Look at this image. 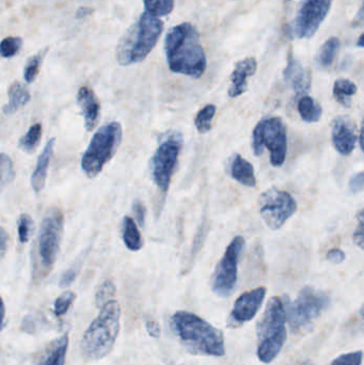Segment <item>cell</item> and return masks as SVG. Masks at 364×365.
Returning <instances> with one entry per match:
<instances>
[{
    "label": "cell",
    "mask_w": 364,
    "mask_h": 365,
    "mask_svg": "<svg viewBox=\"0 0 364 365\" xmlns=\"http://www.w3.org/2000/svg\"><path fill=\"white\" fill-rule=\"evenodd\" d=\"M165 52L169 68L173 73L200 78L206 70V56L200 35L189 23L171 28L165 39Z\"/></svg>",
    "instance_id": "1"
},
{
    "label": "cell",
    "mask_w": 364,
    "mask_h": 365,
    "mask_svg": "<svg viewBox=\"0 0 364 365\" xmlns=\"http://www.w3.org/2000/svg\"><path fill=\"white\" fill-rule=\"evenodd\" d=\"M171 323L188 352L205 356L223 357L225 354L223 333L198 315L180 311L173 315Z\"/></svg>",
    "instance_id": "2"
},
{
    "label": "cell",
    "mask_w": 364,
    "mask_h": 365,
    "mask_svg": "<svg viewBox=\"0 0 364 365\" xmlns=\"http://www.w3.org/2000/svg\"><path fill=\"white\" fill-rule=\"evenodd\" d=\"M163 29L164 24L158 16L146 11L141 14L119 41L116 51L119 64L127 66L143 61L158 44Z\"/></svg>",
    "instance_id": "3"
},
{
    "label": "cell",
    "mask_w": 364,
    "mask_h": 365,
    "mask_svg": "<svg viewBox=\"0 0 364 365\" xmlns=\"http://www.w3.org/2000/svg\"><path fill=\"white\" fill-rule=\"evenodd\" d=\"M120 318L121 308L117 300H110L100 308V314L81 340V350L86 358L100 360L112 352L120 331Z\"/></svg>",
    "instance_id": "4"
},
{
    "label": "cell",
    "mask_w": 364,
    "mask_h": 365,
    "mask_svg": "<svg viewBox=\"0 0 364 365\" xmlns=\"http://www.w3.org/2000/svg\"><path fill=\"white\" fill-rule=\"evenodd\" d=\"M286 319V302L279 297L271 298L257 325V357L262 362L271 363L281 352L288 337Z\"/></svg>",
    "instance_id": "5"
},
{
    "label": "cell",
    "mask_w": 364,
    "mask_h": 365,
    "mask_svg": "<svg viewBox=\"0 0 364 365\" xmlns=\"http://www.w3.org/2000/svg\"><path fill=\"white\" fill-rule=\"evenodd\" d=\"M122 135V126L119 122L107 123L94 133L81 158V169L88 177L98 176L114 157L120 147Z\"/></svg>",
    "instance_id": "6"
},
{
    "label": "cell",
    "mask_w": 364,
    "mask_h": 365,
    "mask_svg": "<svg viewBox=\"0 0 364 365\" xmlns=\"http://www.w3.org/2000/svg\"><path fill=\"white\" fill-rule=\"evenodd\" d=\"M265 147L271 151V164L282 166L288 153V136L286 125L281 119H265L255 126L252 136V148L255 155H262Z\"/></svg>",
    "instance_id": "7"
},
{
    "label": "cell",
    "mask_w": 364,
    "mask_h": 365,
    "mask_svg": "<svg viewBox=\"0 0 364 365\" xmlns=\"http://www.w3.org/2000/svg\"><path fill=\"white\" fill-rule=\"evenodd\" d=\"M182 148L183 136L179 131H171L165 136L153 155L151 173L155 185L162 193H166L168 191Z\"/></svg>",
    "instance_id": "8"
},
{
    "label": "cell",
    "mask_w": 364,
    "mask_h": 365,
    "mask_svg": "<svg viewBox=\"0 0 364 365\" xmlns=\"http://www.w3.org/2000/svg\"><path fill=\"white\" fill-rule=\"evenodd\" d=\"M64 217L59 208H50L40 227L37 252L45 270L53 269L57 260L64 234Z\"/></svg>",
    "instance_id": "9"
},
{
    "label": "cell",
    "mask_w": 364,
    "mask_h": 365,
    "mask_svg": "<svg viewBox=\"0 0 364 365\" xmlns=\"http://www.w3.org/2000/svg\"><path fill=\"white\" fill-rule=\"evenodd\" d=\"M329 304V298L323 292L313 287H303L294 302L288 301L286 315L293 330L305 328L315 322Z\"/></svg>",
    "instance_id": "10"
},
{
    "label": "cell",
    "mask_w": 364,
    "mask_h": 365,
    "mask_svg": "<svg viewBox=\"0 0 364 365\" xmlns=\"http://www.w3.org/2000/svg\"><path fill=\"white\" fill-rule=\"evenodd\" d=\"M244 247V237H236L228 246L225 254L213 273V292L219 297H229L235 289L238 262Z\"/></svg>",
    "instance_id": "11"
},
{
    "label": "cell",
    "mask_w": 364,
    "mask_h": 365,
    "mask_svg": "<svg viewBox=\"0 0 364 365\" xmlns=\"http://www.w3.org/2000/svg\"><path fill=\"white\" fill-rule=\"evenodd\" d=\"M297 210L294 198L277 189H271L261 195L259 199V213L267 227L278 230Z\"/></svg>",
    "instance_id": "12"
},
{
    "label": "cell",
    "mask_w": 364,
    "mask_h": 365,
    "mask_svg": "<svg viewBox=\"0 0 364 365\" xmlns=\"http://www.w3.org/2000/svg\"><path fill=\"white\" fill-rule=\"evenodd\" d=\"M332 0H305L294 22L290 35L296 39H310L319 30L329 13Z\"/></svg>",
    "instance_id": "13"
},
{
    "label": "cell",
    "mask_w": 364,
    "mask_h": 365,
    "mask_svg": "<svg viewBox=\"0 0 364 365\" xmlns=\"http://www.w3.org/2000/svg\"><path fill=\"white\" fill-rule=\"evenodd\" d=\"M265 295H266L265 287H257L242 294L234 304V308L231 312L232 318L240 324L251 321L259 312V308L264 301Z\"/></svg>",
    "instance_id": "14"
},
{
    "label": "cell",
    "mask_w": 364,
    "mask_h": 365,
    "mask_svg": "<svg viewBox=\"0 0 364 365\" xmlns=\"http://www.w3.org/2000/svg\"><path fill=\"white\" fill-rule=\"evenodd\" d=\"M331 137L336 151L342 155H349L357 143V133L353 121L346 116L334 119L331 124Z\"/></svg>",
    "instance_id": "15"
},
{
    "label": "cell",
    "mask_w": 364,
    "mask_h": 365,
    "mask_svg": "<svg viewBox=\"0 0 364 365\" xmlns=\"http://www.w3.org/2000/svg\"><path fill=\"white\" fill-rule=\"evenodd\" d=\"M77 104L85 120V127L91 131L95 127L100 114V103L91 88L81 87L77 93Z\"/></svg>",
    "instance_id": "16"
},
{
    "label": "cell",
    "mask_w": 364,
    "mask_h": 365,
    "mask_svg": "<svg viewBox=\"0 0 364 365\" xmlns=\"http://www.w3.org/2000/svg\"><path fill=\"white\" fill-rule=\"evenodd\" d=\"M257 64L254 58H246L236 64L231 75V85L229 89L230 97H237L244 95L248 87V78L257 72Z\"/></svg>",
    "instance_id": "17"
},
{
    "label": "cell",
    "mask_w": 364,
    "mask_h": 365,
    "mask_svg": "<svg viewBox=\"0 0 364 365\" xmlns=\"http://www.w3.org/2000/svg\"><path fill=\"white\" fill-rule=\"evenodd\" d=\"M284 78L290 83L297 95H303L309 91L311 85L310 73L301 66L300 62L290 58L288 66L284 70Z\"/></svg>",
    "instance_id": "18"
},
{
    "label": "cell",
    "mask_w": 364,
    "mask_h": 365,
    "mask_svg": "<svg viewBox=\"0 0 364 365\" xmlns=\"http://www.w3.org/2000/svg\"><path fill=\"white\" fill-rule=\"evenodd\" d=\"M55 143V138L48 140L45 148L42 151L41 155L39 156L35 169L33 170V176H31V186L37 193H39L45 187L46 177H47L50 160L53 157Z\"/></svg>",
    "instance_id": "19"
},
{
    "label": "cell",
    "mask_w": 364,
    "mask_h": 365,
    "mask_svg": "<svg viewBox=\"0 0 364 365\" xmlns=\"http://www.w3.org/2000/svg\"><path fill=\"white\" fill-rule=\"evenodd\" d=\"M230 173L235 181L244 186L254 187L257 184L252 164L244 160L240 154H235L232 158Z\"/></svg>",
    "instance_id": "20"
},
{
    "label": "cell",
    "mask_w": 364,
    "mask_h": 365,
    "mask_svg": "<svg viewBox=\"0 0 364 365\" xmlns=\"http://www.w3.org/2000/svg\"><path fill=\"white\" fill-rule=\"evenodd\" d=\"M69 335H64L50 344L37 365H64L68 352Z\"/></svg>",
    "instance_id": "21"
},
{
    "label": "cell",
    "mask_w": 364,
    "mask_h": 365,
    "mask_svg": "<svg viewBox=\"0 0 364 365\" xmlns=\"http://www.w3.org/2000/svg\"><path fill=\"white\" fill-rule=\"evenodd\" d=\"M8 95H9V103L4 107V112L6 114H12L18 112L28 104L31 97L28 89L18 81L12 83L8 91Z\"/></svg>",
    "instance_id": "22"
},
{
    "label": "cell",
    "mask_w": 364,
    "mask_h": 365,
    "mask_svg": "<svg viewBox=\"0 0 364 365\" xmlns=\"http://www.w3.org/2000/svg\"><path fill=\"white\" fill-rule=\"evenodd\" d=\"M122 237L125 246L131 251H138L143 246L141 234L131 217L125 216L122 222Z\"/></svg>",
    "instance_id": "23"
},
{
    "label": "cell",
    "mask_w": 364,
    "mask_h": 365,
    "mask_svg": "<svg viewBox=\"0 0 364 365\" xmlns=\"http://www.w3.org/2000/svg\"><path fill=\"white\" fill-rule=\"evenodd\" d=\"M357 92V85L349 79H338L334 83V95L336 101L345 107L351 104V97Z\"/></svg>",
    "instance_id": "24"
},
{
    "label": "cell",
    "mask_w": 364,
    "mask_h": 365,
    "mask_svg": "<svg viewBox=\"0 0 364 365\" xmlns=\"http://www.w3.org/2000/svg\"><path fill=\"white\" fill-rule=\"evenodd\" d=\"M298 112L301 119L307 123L317 122L322 116L321 106L310 97H301L298 104Z\"/></svg>",
    "instance_id": "25"
},
{
    "label": "cell",
    "mask_w": 364,
    "mask_h": 365,
    "mask_svg": "<svg viewBox=\"0 0 364 365\" xmlns=\"http://www.w3.org/2000/svg\"><path fill=\"white\" fill-rule=\"evenodd\" d=\"M339 49H340V40L338 37H330L323 47L319 49V56H317V62L319 66L323 68H328L331 66L332 62L334 61L336 54H338Z\"/></svg>",
    "instance_id": "26"
},
{
    "label": "cell",
    "mask_w": 364,
    "mask_h": 365,
    "mask_svg": "<svg viewBox=\"0 0 364 365\" xmlns=\"http://www.w3.org/2000/svg\"><path fill=\"white\" fill-rule=\"evenodd\" d=\"M42 133H43L42 125L40 123L33 124L28 129V131L23 136L22 138L20 139L18 145H20V149L26 152V153H33L35 149H37V145H39L40 141H41Z\"/></svg>",
    "instance_id": "27"
},
{
    "label": "cell",
    "mask_w": 364,
    "mask_h": 365,
    "mask_svg": "<svg viewBox=\"0 0 364 365\" xmlns=\"http://www.w3.org/2000/svg\"><path fill=\"white\" fill-rule=\"evenodd\" d=\"M216 114V106L213 104L204 106L194 118V125L199 133H209L212 128V121Z\"/></svg>",
    "instance_id": "28"
},
{
    "label": "cell",
    "mask_w": 364,
    "mask_h": 365,
    "mask_svg": "<svg viewBox=\"0 0 364 365\" xmlns=\"http://www.w3.org/2000/svg\"><path fill=\"white\" fill-rule=\"evenodd\" d=\"M143 4L146 12L158 18L168 16L175 8V0H143Z\"/></svg>",
    "instance_id": "29"
},
{
    "label": "cell",
    "mask_w": 364,
    "mask_h": 365,
    "mask_svg": "<svg viewBox=\"0 0 364 365\" xmlns=\"http://www.w3.org/2000/svg\"><path fill=\"white\" fill-rule=\"evenodd\" d=\"M48 49H42L37 55L33 56L27 62L24 68V78L26 83H33L39 75L42 62L47 54Z\"/></svg>",
    "instance_id": "30"
},
{
    "label": "cell",
    "mask_w": 364,
    "mask_h": 365,
    "mask_svg": "<svg viewBox=\"0 0 364 365\" xmlns=\"http://www.w3.org/2000/svg\"><path fill=\"white\" fill-rule=\"evenodd\" d=\"M0 172H1V189L9 186L16 179V170H14L13 162L7 154H1L0 157Z\"/></svg>",
    "instance_id": "31"
},
{
    "label": "cell",
    "mask_w": 364,
    "mask_h": 365,
    "mask_svg": "<svg viewBox=\"0 0 364 365\" xmlns=\"http://www.w3.org/2000/svg\"><path fill=\"white\" fill-rule=\"evenodd\" d=\"M116 295V285L112 281L107 280L98 287L95 294V304L98 308H102Z\"/></svg>",
    "instance_id": "32"
},
{
    "label": "cell",
    "mask_w": 364,
    "mask_h": 365,
    "mask_svg": "<svg viewBox=\"0 0 364 365\" xmlns=\"http://www.w3.org/2000/svg\"><path fill=\"white\" fill-rule=\"evenodd\" d=\"M23 45L22 37H8L3 40L0 45V52L4 58H12L20 52Z\"/></svg>",
    "instance_id": "33"
},
{
    "label": "cell",
    "mask_w": 364,
    "mask_h": 365,
    "mask_svg": "<svg viewBox=\"0 0 364 365\" xmlns=\"http://www.w3.org/2000/svg\"><path fill=\"white\" fill-rule=\"evenodd\" d=\"M33 230V220L30 215L22 214L18 217V232L20 243L26 244L30 239Z\"/></svg>",
    "instance_id": "34"
},
{
    "label": "cell",
    "mask_w": 364,
    "mask_h": 365,
    "mask_svg": "<svg viewBox=\"0 0 364 365\" xmlns=\"http://www.w3.org/2000/svg\"><path fill=\"white\" fill-rule=\"evenodd\" d=\"M76 299V295L73 292H64L62 295H60L55 301L54 306V311L57 316H62L68 312L69 309L72 306L74 300Z\"/></svg>",
    "instance_id": "35"
},
{
    "label": "cell",
    "mask_w": 364,
    "mask_h": 365,
    "mask_svg": "<svg viewBox=\"0 0 364 365\" xmlns=\"http://www.w3.org/2000/svg\"><path fill=\"white\" fill-rule=\"evenodd\" d=\"M362 359H363L362 352H348L334 359L330 365H361Z\"/></svg>",
    "instance_id": "36"
},
{
    "label": "cell",
    "mask_w": 364,
    "mask_h": 365,
    "mask_svg": "<svg viewBox=\"0 0 364 365\" xmlns=\"http://www.w3.org/2000/svg\"><path fill=\"white\" fill-rule=\"evenodd\" d=\"M353 243L364 251V210L358 215V227L353 233Z\"/></svg>",
    "instance_id": "37"
},
{
    "label": "cell",
    "mask_w": 364,
    "mask_h": 365,
    "mask_svg": "<svg viewBox=\"0 0 364 365\" xmlns=\"http://www.w3.org/2000/svg\"><path fill=\"white\" fill-rule=\"evenodd\" d=\"M349 189L353 193H361L364 189V172L353 175L349 181Z\"/></svg>",
    "instance_id": "38"
},
{
    "label": "cell",
    "mask_w": 364,
    "mask_h": 365,
    "mask_svg": "<svg viewBox=\"0 0 364 365\" xmlns=\"http://www.w3.org/2000/svg\"><path fill=\"white\" fill-rule=\"evenodd\" d=\"M133 212L135 214L136 219H137V222L139 223V225L143 227L144 223H146V206L139 200H136L133 204Z\"/></svg>",
    "instance_id": "39"
},
{
    "label": "cell",
    "mask_w": 364,
    "mask_h": 365,
    "mask_svg": "<svg viewBox=\"0 0 364 365\" xmlns=\"http://www.w3.org/2000/svg\"><path fill=\"white\" fill-rule=\"evenodd\" d=\"M77 277V269L76 267H72V268L68 269L66 273L62 275L61 279H60L59 285L61 287H68L74 282L75 279Z\"/></svg>",
    "instance_id": "40"
},
{
    "label": "cell",
    "mask_w": 364,
    "mask_h": 365,
    "mask_svg": "<svg viewBox=\"0 0 364 365\" xmlns=\"http://www.w3.org/2000/svg\"><path fill=\"white\" fill-rule=\"evenodd\" d=\"M345 258H346V256L340 249H332L327 253V260L332 264H341V263L344 262Z\"/></svg>",
    "instance_id": "41"
},
{
    "label": "cell",
    "mask_w": 364,
    "mask_h": 365,
    "mask_svg": "<svg viewBox=\"0 0 364 365\" xmlns=\"http://www.w3.org/2000/svg\"><path fill=\"white\" fill-rule=\"evenodd\" d=\"M8 245H9V235H8L7 231L1 227L0 229V253L3 258L7 252Z\"/></svg>",
    "instance_id": "42"
},
{
    "label": "cell",
    "mask_w": 364,
    "mask_h": 365,
    "mask_svg": "<svg viewBox=\"0 0 364 365\" xmlns=\"http://www.w3.org/2000/svg\"><path fill=\"white\" fill-rule=\"evenodd\" d=\"M146 328L151 337H156V339L160 337V325L154 322V321H148V322L146 323Z\"/></svg>",
    "instance_id": "43"
},
{
    "label": "cell",
    "mask_w": 364,
    "mask_h": 365,
    "mask_svg": "<svg viewBox=\"0 0 364 365\" xmlns=\"http://www.w3.org/2000/svg\"><path fill=\"white\" fill-rule=\"evenodd\" d=\"M91 12L92 10L89 9V8H81V9H78V11L76 12V18H83V16H88V14L91 13Z\"/></svg>",
    "instance_id": "44"
},
{
    "label": "cell",
    "mask_w": 364,
    "mask_h": 365,
    "mask_svg": "<svg viewBox=\"0 0 364 365\" xmlns=\"http://www.w3.org/2000/svg\"><path fill=\"white\" fill-rule=\"evenodd\" d=\"M360 145H361L362 151L364 152V126L362 127L361 133H360Z\"/></svg>",
    "instance_id": "45"
},
{
    "label": "cell",
    "mask_w": 364,
    "mask_h": 365,
    "mask_svg": "<svg viewBox=\"0 0 364 365\" xmlns=\"http://www.w3.org/2000/svg\"><path fill=\"white\" fill-rule=\"evenodd\" d=\"M358 47H363L364 49V33L363 35H360L359 40L357 42Z\"/></svg>",
    "instance_id": "46"
},
{
    "label": "cell",
    "mask_w": 364,
    "mask_h": 365,
    "mask_svg": "<svg viewBox=\"0 0 364 365\" xmlns=\"http://www.w3.org/2000/svg\"><path fill=\"white\" fill-rule=\"evenodd\" d=\"M362 13H363V16H364V0H363V5H362Z\"/></svg>",
    "instance_id": "47"
},
{
    "label": "cell",
    "mask_w": 364,
    "mask_h": 365,
    "mask_svg": "<svg viewBox=\"0 0 364 365\" xmlns=\"http://www.w3.org/2000/svg\"><path fill=\"white\" fill-rule=\"evenodd\" d=\"M305 365H311V364H305Z\"/></svg>",
    "instance_id": "48"
},
{
    "label": "cell",
    "mask_w": 364,
    "mask_h": 365,
    "mask_svg": "<svg viewBox=\"0 0 364 365\" xmlns=\"http://www.w3.org/2000/svg\"><path fill=\"white\" fill-rule=\"evenodd\" d=\"M288 1H290V0H288Z\"/></svg>",
    "instance_id": "49"
}]
</instances>
